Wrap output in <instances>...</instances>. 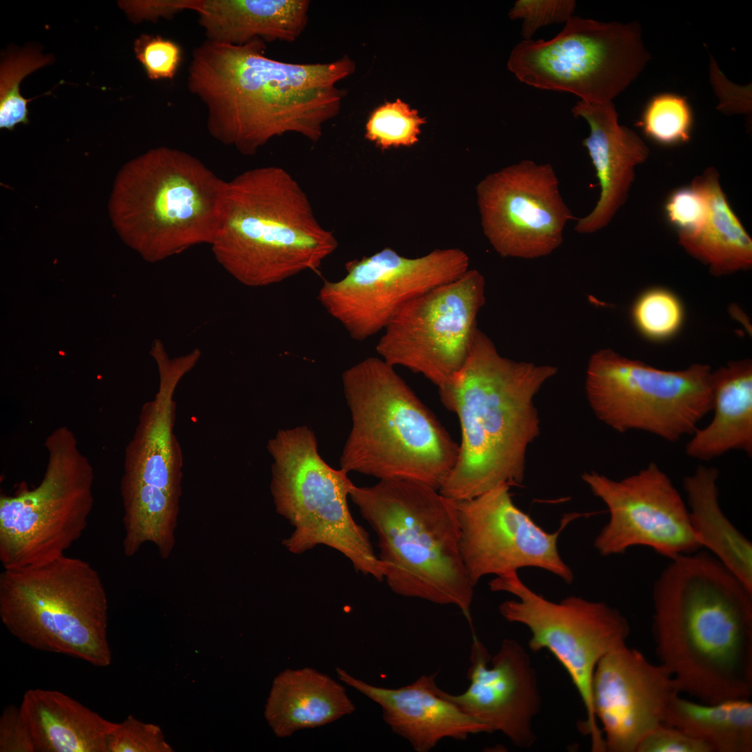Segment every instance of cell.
<instances>
[{
    "label": "cell",
    "mask_w": 752,
    "mask_h": 752,
    "mask_svg": "<svg viewBox=\"0 0 752 752\" xmlns=\"http://www.w3.org/2000/svg\"><path fill=\"white\" fill-rule=\"evenodd\" d=\"M258 38L243 45L205 40L196 47L187 88L204 105L210 134L244 155L287 133L313 143L340 112L337 84L355 70L344 56L325 63H290L265 55Z\"/></svg>",
    "instance_id": "cell-1"
},
{
    "label": "cell",
    "mask_w": 752,
    "mask_h": 752,
    "mask_svg": "<svg viewBox=\"0 0 752 752\" xmlns=\"http://www.w3.org/2000/svg\"><path fill=\"white\" fill-rule=\"evenodd\" d=\"M652 631L677 690L714 704L752 694V591L707 551L670 560L652 586Z\"/></svg>",
    "instance_id": "cell-2"
},
{
    "label": "cell",
    "mask_w": 752,
    "mask_h": 752,
    "mask_svg": "<svg viewBox=\"0 0 752 752\" xmlns=\"http://www.w3.org/2000/svg\"><path fill=\"white\" fill-rule=\"evenodd\" d=\"M556 373L553 366L501 356L476 328L464 365L438 389L461 430L458 457L441 494L460 501L522 483L527 448L540 434L533 398Z\"/></svg>",
    "instance_id": "cell-3"
},
{
    "label": "cell",
    "mask_w": 752,
    "mask_h": 752,
    "mask_svg": "<svg viewBox=\"0 0 752 752\" xmlns=\"http://www.w3.org/2000/svg\"><path fill=\"white\" fill-rule=\"evenodd\" d=\"M350 498L377 537L389 588L405 597L454 605L471 623L476 585L460 554L456 501L405 478L354 485Z\"/></svg>",
    "instance_id": "cell-4"
},
{
    "label": "cell",
    "mask_w": 752,
    "mask_h": 752,
    "mask_svg": "<svg viewBox=\"0 0 752 752\" xmlns=\"http://www.w3.org/2000/svg\"><path fill=\"white\" fill-rule=\"evenodd\" d=\"M227 182L224 219L212 251L242 285L265 287L318 272L337 249L333 232L319 223L307 194L284 169L255 168Z\"/></svg>",
    "instance_id": "cell-5"
},
{
    "label": "cell",
    "mask_w": 752,
    "mask_h": 752,
    "mask_svg": "<svg viewBox=\"0 0 752 752\" xmlns=\"http://www.w3.org/2000/svg\"><path fill=\"white\" fill-rule=\"evenodd\" d=\"M342 384L352 428L340 468L439 489L457 461L459 444L394 367L370 357L345 370Z\"/></svg>",
    "instance_id": "cell-6"
},
{
    "label": "cell",
    "mask_w": 752,
    "mask_h": 752,
    "mask_svg": "<svg viewBox=\"0 0 752 752\" xmlns=\"http://www.w3.org/2000/svg\"><path fill=\"white\" fill-rule=\"evenodd\" d=\"M227 183L186 152L152 148L118 172L109 215L125 243L159 261L213 243L224 219Z\"/></svg>",
    "instance_id": "cell-7"
},
{
    "label": "cell",
    "mask_w": 752,
    "mask_h": 752,
    "mask_svg": "<svg viewBox=\"0 0 752 752\" xmlns=\"http://www.w3.org/2000/svg\"><path fill=\"white\" fill-rule=\"evenodd\" d=\"M0 618L10 633L36 650L107 667L108 600L98 572L65 555L39 565L3 569Z\"/></svg>",
    "instance_id": "cell-8"
},
{
    "label": "cell",
    "mask_w": 752,
    "mask_h": 752,
    "mask_svg": "<svg viewBox=\"0 0 752 752\" xmlns=\"http://www.w3.org/2000/svg\"><path fill=\"white\" fill-rule=\"evenodd\" d=\"M267 449L272 458L270 492L275 510L292 527L282 542L286 549L301 554L324 545L346 557L356 572L383 581L384 567L369 534L349 509L354 484L349 472L322 458L313 431L306 425L280 429Z\"/></svg>",
    "instance_id": "cell-9"
},
{
    "label": "cell",
    "mask_w": 752,
    "mask_h": 752,
    "mask_svg": "<svg viewBox=\"0 0 752 752\" xmlns=\"http://www.w3.org/2000/svg\"><path fill=\"white\" fill-rule=\"evenodd\" d=\"M40 484L0 497V561L16 569L57 559L81 536L94 503V471L66 426L45 440Z\"/></svg>",
    "instance_id": "cell-10"
},
{
    "label": "cell",
    "mask_w": 752,
    "mask_h": 752,
    "mask_svg": "<svg viewBox=\"0 0 752 752\" xmlns=\"http://www.w3.org/2000/svg\"><path fill=\"white\" fill-rule=\"evenodd\" d=\"M711 375L706 364L666 370L608 348L590 357L585 387L596 417L614 430L676 441L712 411Z\"/></svg>",
    "instance_id": "cell-11"
},
{
    "label": "cell",
    "mask_w": 752,
    "mask_h": 752,
    "mask_svg": "<svg viewBox=\"0 0 752 752\" xmlns=\"http://www.w3.org/2000/svg\"><path fill=\"white\" fill-rule=\"evenodd\" d=\"M650 58L637 22L604 23L573 15L553 38L519 42L508 68L528 86L602 104L629 86Z\"/></svg>",
    "instance_id": "cell-12"
},
{
    "label": "cell",
    "mask_w": 752,
    "mask_h": 752,
    "mask_svg": "<svg viewBox=\"0 0 752 752\" xmlns=\"http://www.w3.org/2000/svg\"><path fill=\"white\" fill-rule=\"evenodd\" d=\"M489 586L493 592H507L517 597L502 602L500 613L507 621L529 629L532 651L546 649L561 664L585 708L586 719L579 728L590 736L592 751L604 752L603 734L593 707V675L604 655L626 643L630 632L627 619L602 602L575 596L551 602L526 586L517 572L496 576Z\"/></svg>",
    "instance_id": "cell-13"
},
{
    "label": "cell",
    "mask_w": 752,
    "mask_h": 752,
    "mask_svg": "<svg viewBox=\"0 0 752 752\" xmlns=\"http://www.w3.org/2000/svg\"><path fill=\"white\" fill-rule=\"evenodd\" d=\"M485 303V278L468 269L402 306L376 351L389 364L421 374L440 389L464 365Z\"/></svg>",
    "instance_id": "cell-14"
},
{
    "label": "cell",
    "mask_w": 752,
    "mask_h": 752,
    "mask_svg": "<svg viewBox=\"0 0 752 752\" xmlns=\"http://www.w3.org/2000/svg\"><path fill=\"white\" fill-rule=\"evenodd\" d=\"M469 266L468 255L458 248L417 258L384 248L346 263L344 277L325 281L318 299L352 339L363 341L384 330L406 304L459 278Z\"/></svg>",
    "instance_id": "cell-15"
},
{
    "label": "cell",
    "mask_w": 752,
    "mask_h": 752,
    "mask_svg": "<svg viewBox=\"0 0 752 752\" xmlns=\"http://www.w3.org/2000/svg\"><path fill=\"white\" fill-rule=\"evenodd\" d=\"M551 164L530 159L485 176L476 194L484 234L503 257L532 259L563 242L574 217L565 203Z\"/></svg>",
    "instance_id": "cell-16"
},
{
    "label": "cell",
    "mask_w": 752,
    "mask_h": 752,
    "mask_svg": "<svg viewBox=\"0 0 752 752\" xmlns=\"http://www.w3.org/2000/svg\"><path fill=\"white\" fill-rule=\"evenodd\" d=\"M581 478L610 514L594 541L602 556L622 554L642 546L671 560L701 549L687 504L656 463L620 480L594 471Z\"/></svg>",
    "instance_id": "cell-17"
},
{
    "label": "cell",
    "mask_w": 752,
    "mask_h": 752,
    "mask_svg": "<svg viewBox=\"0 0 752 752\" xmlns=\"http://www.w3.org/2000/svg\"><path fill=\"white\" fill-rule=\"evenodd\" d=\"M509 490V485H501L455 501L460 554L472 582L534 567L571 583L573 573L558 553L557 540L573 517H564L559 528L548 533L515 506Z\"/></svg>",
    "instance_id": "cell-18"
},
{
    "label": "cell",
    "mask_w": 752,
    "mask_h": 752,
    "mask_svg": "<svg viewBox=\"0 0 752 752\" xmlns=\"http://www.w3.org/2000/svg\"><path fill=\"white\" fill-rule=\"evenodd\" d=\"M591 694L606 751L636 752L648 735L664 725L668 706L680 692L665 666L625 643L600 659Z\"/></svg>",
    "instance_id": "cell-19"
},
{
    "label": "cell",
    "mask_w": 752,
    "mask_h": 752,
    "mask_svg": "<svg viewBox=\"0 0 752 752\" xmlns=\"http://www.w3.org/2000/svg\"><path fill=\"white\" fill-rule=\"evenodd\" d=\"M470 661L467 689L453 695L439 688V694L484 723L489 733L499 731L514 745L530 747L535 741L532 721L541 700L536 673L526 651L516 640L505 639L491 658L473 635Z\"/></svg>",
    "instance_id": "cell-20"
},
{
    "label": "cell",
    "mask_w": 752,
    "mask_h": 752,
    "mask_svg": "<svg viewBox=\"0 0 752 752\" xmlns=\"http://www.w3.org/2000/svg\"><path fill=\"white\" fill-rule=\"evenodd\" d=\"M152 356L159 370V389L155 398L141 407L135 432L125 449L123 478L159 488L180 499L183 457L173 432L174 393L182 379L198 362L201 351L195 348L171 358L158 341Z\"/></svg>",
    "instance_id": "cell-21"
},
{
    "label": "cell",
    "mask_w": 752,
    "mask_h": 752,
    "mask_svg": "<svg viewBox=\"0 0 752 752\" xmlns=\"http://www.w3.org/2000/svg\"><path fill=\"white\" fill-rule=\"evenodd\" d=\"M339 679L380 705L384 721L417 752H428L441 740H464L488 733L487 727L439 692L436 674L423 675L397 689L376 687L337 667Z\"/></svg>",
    "instance_id": "cell-22"
},
{
    "label": "cell",
    "mask_w": 752,
    "mask_h": 752,
    "mask_svg": "<svg viewBox=\"0 0 752 752\" xmlns=\"http://www.w3.org/2000/svg\"><path fill=\"white\" fill-rule=\"evenodd\" d=\"M571 111L589 125L590 134L582 144L595 169L601 189L595 207L574 227L577 233L588 234L606 226L625 203L634 180L635 167L647 159L650 150L636 133L618 123L612 102L579 100Z\"/></svg>",
    "instance_id": "cell-23"
},
{
    "label": "cell",
    "mask_w": 752,
    "mask_h": 752,
    "mask_svg": "<svg viewBox=\"0 0 752 752\" xmlns=\"http://www.w3.org/2000/svg\"><path fill=\"white\" fill-rule=\"evenodd\" d=\"M308 0H190L207 40L243 45L258 38L265 42H292L308 22Z\"/></svg>",
    "instance_id": "cell-24"
},
{
    "label": "cell",
    "mask_w": 752,
    "mask_h": 752,
    "mask_svg": "<svg viewBox=\"0 0 752 752\" xmlns=\"http://www.w3.org/2000/svg\"><path fill=\"white\" fill-rule=\"evenodd\" d=\"M354 710L344 687L329 675L309 667L287 668L273 680L265 717L275 735L285 738L332 723Z\"/></svg>",
    "instance_id": "cell-25"
},
{
    "label": "cell",
    "mask_w": 752,
    "mask_h": 752,
    "mask_svg": "<svg viewBox=\"0 0 752 752\" xmlns=\"http://www.w3.org/2000/svg\"><path fill=\"white\" fill-rule=\"evenodd\" d=\"M36 752H107L116 723L56 690L26 691L19 706Z\"/></svg>",
    "instance_id": "cell-26"
},
{
    "label": "cell",
    "mask_w": 752,
    "mask_h": 752,
    "mask_svg": "<svg viewBox=\"0 0 752 752\" xmlns=\"http://www.w3.org/2000/svg\"><path fill=\"white\" fill-rule=\"evenodd\" d=\"M714 416L687 444L691 457L710 460L731 450L752 455V361L728 362L712 371Z\"/></svg>",
    "instance_id": "cell-27"
},
{
    "label": "cell",
    "mask_w": 752,
    "mask_h": 752,
    "mask_svg": "<svg viewBox=\"0 0 752 752\" xmlns=\"http://www.w3.org/2000/svg\"><path fill=\"white\" fill-rule=\"evenodd\" d=\"M718 478L716 467L699 466L684 478L690 524L700 547L752 591V543L723 512Z\"/></svg>",
    "instance_id": "cell-28"
},
{
    "label": "cell",
    "mask_w": 752,
    "mask_h": 752,
    "mask_svg": "<svg viewBox=\"0 0 752 752\" xmlns=\"http://www.w3.org/2000/svg\"><path fill=\"white\" fill-rule=\"evenodd\" d=\"M719 178L717 171L710 167L694 178L691 184L707 199V217L696 233L678 235V242L687 252L717 276L748 269L752 265L751 238L730 207Z\"/></svg>",
    "instance_id": "cell-29"
},
{
    "label": "cell",
    "mask_w": 752,
    "mask_h": 752,
    "mask_svg": "<svg viewBox=\"0 0 752 752\" xmlns=\"http://www.w3.org/2000/svg\"><path fill=\"white\" fill-rule=\"evenodd\" d=\"M736 698L714 704L671 699L664 725L679 728L709 745L713 752L752 751V703Z\"/></svg>",
    "instance_id": "cell-30"
},
{
    "label": "cell",
    "mask_w": 752,
    "mask_h": 752,
    "mask_svg": "<svg viewBox=\"0 0 752 752\" xmlns=\"http://www.w3.org/2000/svg\"><path fill=\"white\" fill-rule=\"evenodd\" d=\"M120 488L124 554L133 556L144 544L151 542L160 557L167 559L175 544L179 499L159 488L123 478Z\"/></svg>",
    "instance_id": "cell-31"
},
{
    "label": "cell",
    "mask_w": 752,
    "mask_h": 752,
    "mask_svg": "<svg viewBox=\"0 0 752 752\" xmlns=\"http://www.w3.org/2000/svg\"><path fill=\"white\" fill-rule=\"evenodd\" d=\"M51 58L36 50L26 49L10 54L0 68V127L13 130L18 123H29L27 102L20 94L19 84L29 74L47 65Z\"/></svg>",
    "instance_id": "cell-32"
},
{
    "label": "cell",
    "mask_w": 752,
    "mask_h": 752,
    "mask_svg": "<svg viewBox=\"0 0 752 752\" xmlns=\"http://www.w3.org/2000/svg\"><path fill=\"white\" fill-rule=\"evenodd\" d=\"M632 317L638 331L655 341L674 336L681 328L684 309L671 290L657 287L645 290L634 301Z\"/></svg>",
    "instance_id": "cell-33"
},
{
    "label": "cell",
    "mask_w": 752,
    "mask_h": 752,
    "mask_svg": "<svg viewBox=\"0 0 752 752\" xmlns=\"http://www.w3.org/2000/svg\"><path fill=\"white\" fill-rule=\"evenodd\" d=\"M692 123V112L685 97L661 93L649 101L637 125L654 141L673 145L689 140Z\"/></svg>",
    "instance_id": "cell-34"
},
{
    "label": "cell",
    "mask_w": 752,
    "mask_h": 752,
    "mask_svg": "<svg viewBox=\"0 0 752 752\" xmlns=\"http://www.w3.org/2000/svg\"><path fill=\"white\" fill-rule=\"evenodd\" d=\"M425 119L416 110L397 100L377 108L366 125V138L382 150L411 146L418 141Z\"/></svg>",
    "instance_id": "cell-35"
},
{
    "label": "cell",
    "mask_w": 752,
    "mask_h": 752,
    "mask_svg": "<svg viewBox=\"0 0 752 752\" xmlns=\"http://www.w3.org/2000/svg\"><path fill=\"white\" fill-rule=\"evenodd\" d=\"M134 50L152 80L173 79L182 61L180 46L159 35H141L134 41Z\"/></svg>",
    "instance_id": "cell-36"
},
{
    "label": "cell",
    "mask_w": 752,
    "mask_h": 752,
    "mask_svg": "<svg viewBox=\"0 0 752 752\" xmlns=\"http://www.w3.org/2000/svg\"><path fill=\"white\" fill-rule=\"evenodd\" d=\"M107 752H171L159 726L130 715L116 723L107 739Z\"/></svg>",
    "instance_id": "cell-37"
},
{
    "label": "cell",
    "mask_w": 752,
    "mask_h": 752,
    "mask_svg": "<svg viewBox=\"0 0 752 752\" xmlns=\"http://www.w3.org/2000/svg\"><path fill=\"white\" fill-rule=\"evenodd\" d=\"M576 6L574 0H517L508 15L512 19H522V34L528 40L542 26L565 23Z\"/></svg>",
    "instance_id": "cell-38"
},
{
    "label": "cell",
    "mask_w": 752,
    "mask_h": 752,
    "mask_svg": "<svg viewBox=\"0 0 752 752\" xmlns=\"http://www.w3.org/2000/svg\"><path fill=\"white\" fill-rule=\"evenodd\" d=\"M665 210L668 221L677 228V235H689L698 232L705 224L708 203L703 193L691 184L671 194Z\"/></svg>",
    "instance_id": "cell-39"
},
{
    "label": "cell",
    "mask_w": 752,
    "mask_h": 752,
    "mask_svg": "<svg viewBox=\"0 0 752 752\" xmlns=\"http://www.w3.org/2000/svg\"><path fill=\"white\" fill-rule=\"evenodd\" d=\"M636 752H713L706 743L682 730L662 725L639 744Z\"/></svg>",
    "instance_id": "cell-40"
},
{
    "label": "cell",
    "mask_w": 752,
    "mask_h": 752,
    "mask_svg": "<svg viewBox=\"0 0 752 752\" xmlns=\"http://www.w3.org/2000/svg\"><path fill=\"white\" fill-rule=\"evenodd\" d=\"M1 752H36L31 733L15 705L6 706L0 716Z\"/></svg>",
    "instance_id": "cell-41"
},
{
    "label": "cell",
    "mask_w": 752,
    "mask_h": 752,
    "mask_svg": "<svg viewBox=\"0 0 752 752\" xmlns=\"http://www.w3.org/2000/svg\"><path fill=\"white\" fill-rule=\"evenodd\" d=\"M120 4L132 20L139 22L144 19L171 18L188 10L189 0L126 1Z\"/></svg>",
    "instance_id": "cell-42"
}]
</instances>
